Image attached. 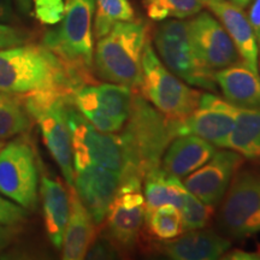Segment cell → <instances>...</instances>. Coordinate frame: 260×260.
<instances>
[{
	"mask_svg": "<svg viewBox=\"0 0 260 260\" xmlns=\"http://www.w3.org/2000/svg\"><path fill=\"white\" fill-rule=\"evenodd\" d=\"M121 184V172L103 167H89L75 172L74 188L96 225L106 218L107 211Z\"/></svg>",
	"mask_w": 260,
	"mask_h": 260,
	"instance_id": "cell-16",
	"label": "cell"
},
{
	"mask_svg": "<svg viewBox=\"0 0 260 260\" xmlns=\"http://www.w3.org/2000/svg\"><path fill=\"white\" fill-rule=\"evenodd\" d=\"M34 14L42 24L60 23L64 16V0H32Z\"/></svg>",
	"mask_w": 260,
	"mask_h": 260,
	"instance_id": "cell-30",
	"label": "cell"
},
{
	"mask_svg": "<svg viewBox=\"0 0 260 260\" xmlns=\"http://www.w3.org/2000/svg\"><path fill=\"white\" fill-rule=\"evenodd\" d=\"M204 6L205 0H144L147 16L153 21L190 17L199 14Z\"/></svg>",
	"mask_w": 260,
	"mask_h": 260,
	"instance_id": "cell-28",
	"label": "cell"
},
{
	"mask_svg": "<svg viewBox=\"0 0 260 260\" xmlns=\"http://www.w3.org/2000/svg\"><path fill=\"white\" fill-rule=\"evenodd\" d=\"M230 2L234 3V4L240 6V8H245V6H247L249 4V3L252 2V0H230Z\"/></svg>",
	"mask_w": 260,
	"mask_h": 260,
	"instance_id": "cell-39",
	"label": "cell"
},
{
	"mask_svg": "<svg viewBox=\"0 0 260 260\" xmlns=\"http://www.w3.org/2000/svg\"><path fill=\"white\" fill-rule=\"evenodd\" d=\"M40 195L45 228L48 239L56 248H61L64 232L70 214V194L60 181L48 176L41 177Z\"/></svg>",
	"mask_w": 260,
	"mask_h": 260,
	"instance_id": "cell-22",
	"label": "cell"
},
{
	"mask_svg": "<svg viewBox=\"0 0 260 260\" xmlns=\"http://www.w3.org/2000/svg\"><path fill=\"white\" fill-rule=\"evenodd\" d=\"M140 94L168 119L182 122L199 105L201 94L184 84L161 63L149 40L146 42L141 60Z\"/></svg>",
	"mask_w": 260,
	"mask_h": 260,
	"instance_id": "cell-4",
	"label": "cell"
},
{
	"mask_svg": "<svg viewBox=\"0 0 260 260\" xmlns=\"http://www.w3.org/2000/svg\"><path fill=\"white\" fill-rule=\"evenodd\" d=\"M67 122L71 138L75 172L89 167L122 171L124 157L119 135L98 130L81 115L73 100L67 105Z\"/></svg>",
	"mask_w": 260,
	"mask_h": 260,
	"instance_id": "cell-7",
	"label": "cell"
},
{
	"mask_svg": "<svg viewBox=\"0 0 260 260\" xmlns=\"http://www.w3.org/2000/svg\"><path fill=\"white\" fill-rule=\"evenodd\" d=\"M154 246L159 253L174 260H216L229 251L232 242L212 230L197 229Z\"/></svg>",
	"mask_w": 260,
	"mask_h": 260,
	"instance_id": "cell-18",
	"label": "cell"
},
{
	"mask_svg": "<svg viewBox=\"0 0 260 260\" xmlns=\"http://www.w3.org/2000/svg\"><path fill=\"white\" fill-rule=\"evenodd\" d=\"M249 23H251L253 31H254L256 40L260 41V0H254L247 15Z\"/></svg>",
	"mask_w": 260,
	"mask_h": 260,
	"instance_id": "cell-33",
	"label": "cell"
},
{
	"mask_svg": "<svg viewBox=\"0 0 260 260\" xmlns=\"http://www.w3.org/2000/svg\"><path fill=\"white\" fill-rule=\"evenodd\" d=\"M30 34L24 29L8 23H0V50L27 44Z\"/></svg>",
	"mask_w": 260,
	"mask_h": 260,
	"instance_id": "cell-32",
	"label": "cell"
},
{
	"mask_svg": "<svg viewBox=\"0 0 260 260\" xmlns=\"http://www.w3.org/2000/svg\"><path fill=\"white\" fill-rule=\"evenodd\" d=\"M225 148L251 160H260V109L240 107Z\"/></svg>",
	"mask_w": 260,
	"mask_h": 260,
	"instance_id": "cell-24",
	"label": "cell"
},
{
	"mask_svg": "<svg viewBox=\"0 0 260 260\" xmlns=\"http://www.w3.org/2000/svg\"><path fill=\"white\" fill-rule=\"evenodd\" d=\"M240 107L224 102L213 94H201L197 110L182 122L172 121L175 134L197 135L220 148H225L226 140L235 126Z\"/></svg>",
	"mask_w": 260,
	"mask_h": 260,
	"instance_id": "cell-13",
	"label": "cell"
},
{
	"mask_svg": "<svg viewBox=\"0 0 260 260\" xmlns=\"http://www.w3.org/2000/svg\"><path fill=\"white\" fill-rule=\"evenodd\" d=\"M16 236H17L16 226H0V252L8 248Z\"/></svg>",
	"mask_w": 260,
	"mask_h": 260,
	"instance_id": "cell-35",
	"label": "cell"
},
{
	"mask_svg": "<svg viewBox=\"0 0 260 260\" xmlns=\"http://www.w3.org/2000/svg\"><path fill=\"white\" fill-rule=\"evenodd\" d=\"M4 145H5V142H4V141H0V148H2L3 146H4Z\"/></svg>",
	"mask_w": 260,
	"mask_h": 260,
	"instance_id": "cell-40",
	"label": "cell"
},
{
	"mask_svg": "<svg viewBox=\"0 0 260 260\" xmlns=\"http://www.w3.org/2000/svg\"><path fill=\"white\" fill-rule=\"evenodd\" d=\"M0 193L27 210H35L39 170L34 148L19 136L0 148Z\"/></svg>",
	"mask_w": 260,
	"mask_h": 260,
	"instance_id": "cell-9",
	"label": "cell"
},
{
	"mask_svg": "<svg viewBox=\"0 0 260 260\" xmlns=\"http://www.w3.org/2000/svg\"><path fill=\"white\" fill-rule=\"evenodd\" d=\"M16 15L12 0H0V23H14Z\"/></svg>",
	"mask_w": 260,
	"mask_h": 260,
	"instance_id": "cell-34",
	"label": "cell"
},
{
	"mask_svg": "<svg viewBox=\"0 0 260 260\" xmlns=\"http://www.w3.org/2000/svg\"><path fill=\"white\" fill-rule=\"evenodd\" d=\"M132 99V88L116 83L84 84L73 95L81 115L104 133L121 132L129 117Z\"/></svg>",
	"mask_w": 260,
	"mask_h": 260,
	"instance_id": "cell-11",
	"label": "cell"
},
{
	"mask_svg": "<svg viewBox=\"0 0 260 260\" xmlns=\"http://www.w3.org/2000/svg\"><path fill=\"white\" fill-rule=\"evenodd\" d=\"M223 259L232 260H259L260 252H246L240 251V249H234L232 252H225L222 255Z\"/></svg>",
	"mask_w": 260,
	"mask_h": 260,
	"instance_id": "cell-36",
	"label": "cell"
},
{
	"mask_svg": "<svg viewBox=\"0 0 260 260\" xmlns=\"http://www.w3.org/2000/svg\"><path fill=\"white\" fill-rule=\"evenodd\" d=\"M243 157L235 151H219L188 175L184 186L203 203L217 206L225 195Z\"/></svg>",
	"mask_w": 260,
	"mask_h": 260,
	"instance_id": "cell-15",
	"label": "cell"
},
{
	"mask_svg": "<svg viewBox=\"0 0 260 260\" xmlns=\"http://www.w3.org/2000/svg\"><path fill=\"white\" fill-rule=\"evenodd\" d=\"M17 10L22 15H29L31 11L32 0H15Z\"/></svg>",
	"mask_w": 260,
	"mask_h": 260,
	"instance_id": "cell-38",
	"label": "cell"
},
{
	"mask_svg": "<svg viewBox=\"0 0 260 260\" xmlns=\"http://www.w3.org/2000/svg\"><path fill=\"white\" fill-rule=\"evenodd\" d=\"M32 118L18 96L0 92V140L28 132Z\"/></svg>",
	"mask_w": 260,
	"mask_h": 260,
	"instance_id": "cell-25",
	"label": "cell"
},
{
	"mask_svg": "<svg viewBox=\"0 0 260 260\" xmlns=\"http://www.w3.org/2000/svg\"><path fill=\"white\" fill-rule=\"evenodd\" d=\"M180 212L184 230L204 229L212 219L213 206L203 203L188 190Z\"/></svg>",
	"mask_w": 260,
	"mask_h": 260,
	"instance_id": "cell-29",
	"label": "cell"
},
{
	"mask_svg": "<svg viewBox=\"0 0 260 260\" xmlns=\"http://www.w3.org/2000/svg\"><path fill=\"white\" fill-rule=\"evenodd\" d=\"M148 28L142 19L117 22L98 40L94 64L96 74L107 82L138 88L141 81V60Z\"/></svg>",
	"mask_w": 260,
	"mask_h": 260,
	"instance_id": "cell-3",
	"label": "cell"
},
{
	"mask_svg": "<svg viewBox=\"0 0 260 260\" xmlns=\"http://www.w3.org/2000/svg\"><path fill=\"white\" fill-rule=\"evenodd\" d=\"M27 209L0 197V226H17L28 218Z\"/></svg>",
	"mask_w": 260,
	"mask_h": 260,
	"instance_id": "cell-31",
	"label": "cell"
},
{
	"mask_svg": "<svg viewBox=\"0 0 260 260\" xmlns=\"http://www.w3.org/2000/svg\"><path fill=\"white\" fill-rule=\"evenodd\" d=\"M205 6L219 19L220 24L232 38L243 63L258 73V40L242 8L230 0H205Z\"/></svg>",
	"mask_w": 260,
	"mask_h": 260,
	"instance_id": "cell-17",
	"label": "cell"
},
{
	"mask_svg": "<svg viewBox=\"0 0 260 260\" xmlns=\"http://www.w3.org/2000/svg\"><path fill=\"white\" fill-rule=\"evenodd\" d=\"M111 255H115V251L112 249V247L99 245V246L93 247V251L89 253L88 258L105 259V258H112Z\"/></svg>",
	"mask_w": 260,
	"mask_h": 260,
	"instance_id": "cell-37",
	"label": "cell"
},
{
	"mask_svg": "<svg viewBox=\"0 0 260 260\" xmlns=\"http://www.w3.org/2000/svg\"><path fill=\"white\" fill-rule=\"evenodd\" d=\"M146 203L142 182L121 178L115 199L107 211V230L115 245L129 251L135 246L145 222Z\"/></svg>",
	"mask_w": 260,
	"mask_h": 260,
	"instance_id": "cell-12",
	"label": "cell"
},
{
	"mask_svg": "<svg viewBox=\"0 0 260 260\" xmlns=\"http://www.w3.org/2000/svg\"><path fill=\"white\" fill-rule=\"evenodd\" d=\"M73 96L45 92L22 96V103L32 119L38 121L42 139L57 162L68 186H74L71 138L67 122V105Z\"/></svg>",
	"mask_w": 260,
	"mask_h": 260,
	"instance_id": "cell-6",
	"label": "cell"
},
{
	"mask_svg": "<svg viewBox=\"0 0 260 260\" xmlns=\"http://www.w3.org/2000/svg\"><path fill=\"white\" fill-rule=\"evenodd\" d=\"M189 31L195 56L211 73L241 60L232 38L209 12H201L189 21Z\"/></svg>",
	"mask_w": 260,
	"mask_h": 260,
	"instance_id": "cell-14",
	"label": "cell"
},
{
	"mask_svg": "<svg viewBox=\"0 0 260 260\" xmlns=\"http://www.w3.org/2000/svg\"><path fill=\"white\" fill-rule=\"evenodd\" d=\"M142 184L146 211L153 210L161 205H172L180 210L188 191L178 177L169 174L160 167L148 172Z\"/></svg>",
	"mask_w": 260,
	"mask_h": 260,
	"instance_id": "cell-23",
	"label": "cell"
},
{
	"mask_svg": "<svg viewBox=\"0 0 260 260\" xmlns=\"http://www.w3.org/2000/svg\"><path fill=\"white\" fill-rule=\"evenodd\" d=\"M258 47H259V56H260V41L258 42ZM259 63H260V61H259Z\"/></svg>",
	"mask_w": 260,
	"mask_h": 260,
	"instance_id": "cell-41",
	"label": "cell"
},
{
	"mask_svg": "<svg viewBox=\"0 0 260 260\" xmlns=\"http://www.w3.org/2000/svg\"><path fill=\"white\" fill-rule=\"evenodd\" d=\"M95 226L92 214L87 210L74 187H70V214L63 239L64 260L86 258L95 237Z\"/></svg>",
	"mask_w": 260,
	"mask_h": 260,
	"instance_id": "cell-21",
	"label": "cell"
},
{
	"mask_svg": "<svg viewBox=\"0 0 260 260\" xmlns=\"http://www.w3.org/2000/svg\"><path fill=\"white\" fill-rule=\"evenodd\" d=\"M154 45L162 63L171 73L191 86L216 92L214 74L204 68L195 56L189 22L182 19L162 22L155 30Z\"/></svg>",
	"mask_w": 260,
	"mask_h": 260,
	"instance_id": "cell-8",
	"label": "cell"
},
{
	"mask_svg": "<svg viewBox=\"0 0 260 260\" xmlns=\"http://www.w3.org/2000/svg\"><path fill=\"white\" fill-rule=\"evenodd\" d=\"M145 222L148 233L161 241L175 239L184 232L180 210L172 205H161L146 211Z\"/></svg>",
	"mask_w": 260,
	"mask_h": 260,
	"instance_id": "cell-26",
	"label": "cell"
},
{
	"mask_svg": "<svg viewBox=\"0 0 260 260\" xmlns=\"http://www.w3.org/2000/svg\"><path fill=\"white\" fill-rule=\"evenodd\" d=\"M218 224L224 234L236 240L260 233V174L242 171L233 178Z\"/></svg>",
	"mask_w": 260,
	"mask_h": 260,
	"instance_id": "cell-10",
	"label": "cell"
},
{
	"mask_svg": "<svg viewBox=\"0 0 260 260\" xmlns=\"http://www.w3.org/2000/svg\"><path fill=\"white\" fill-rule=\"evenodd\" d=\"M119 138L124 157L121 178L142 182L148 172L160 167L162 155L176 134L172 121L141 94L133 93L129 117Z\"/></svg>",
	"mask_w": 260,
	"mask_h": 260,
	"instance_id": "cell-2",
	"label": "cell"
},
{
	"mask_svg": "<svg viewBox=\"0 0 260 260\" xmlns=\"http://www.w3.org/2000/svg\"><path fill=\"white\" fill-rule=\"evenodd\" d=\"M96 14L94 21V37L98 40L111 30L117 22L135 19V12L128 0H95Z\"/></svg>",
	"mask_w": 260,
	"mask_h": 260,
	"instance_id": "cell-27",
	"label": "cell"
},
{
	"mask_svg": "<svg viewBox=\"0 0 260 260\" xmlns=\"http://www.w3.org/2000/svg\"><path fill=\"white\" fill-rule=\"evenodd\" d=\"M60 25L48 30L42 45L75 69L90 75L93 67L92 22L95 0H64Z\"/></svg>",
	"mask_w": 260,
	"mask_h": 260,
	"instance_id": "cell-5",
	"label": "cell"
},
{
	"mask_svg": "<svg viewBox=\"0 0 260 260\" xmlns=\"http://www.w3.org/2000/svg\"><path fill=\"white\" fill-rule=\"evenodd\" d=\"M216 146L197 135L176 136L162 155V169L176 177H186L216 153Z\"/></svg>",
	"mask_w": 260,
	"mask_h": 260,
	"instance_id": "cell-19",
	"label": "cell"
},
{
	"mask_svg": "<svg viewBox=\"0 0 260 260\" xmlns=\"http://www.w3.org/2000/svg\"><path fill=\"white\" fill-rule=\"evenodd\" d=\"M90 81L45 45L23 44L0 50V92L15 96L54 92L73 96Z\"/></svg>",
	"mask_w": 260,
	"mask_h": 260,
	"instance_id": "cell-1",
	"label": "cell"
},
{
	"mask_svg": "<svg viewBox=\"0 0 260 260\" xmlns=\"http://www.w3.org/2000/svg\"><path fill=\"white\" fill-rule=\"evenodd\" d=\"M214 80L229 103L245 109H260V76L242 60L216 71Z\"/></svg>",
	"mask_w": 260,
	"mask_h": 260,
	"instance_id": "cell-20",
	"label": "cell"
}]
</instances>
